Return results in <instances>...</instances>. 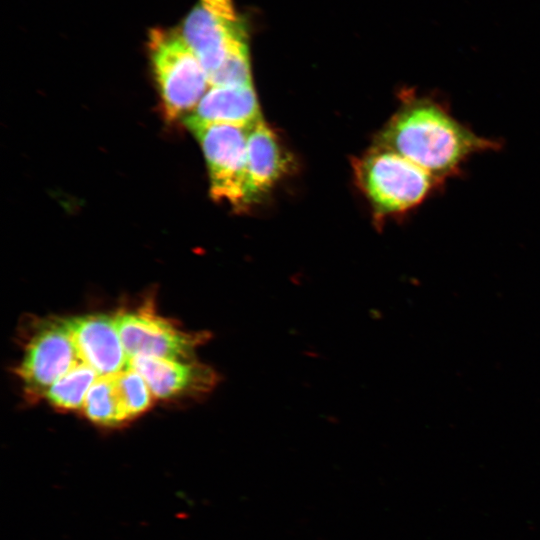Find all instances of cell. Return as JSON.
Segmentation results:
<instances>
[{"mask_svg":"<svg viewBox=\"0 0 540 540\" xmlns=\"http://www.w3.org/2000/svg\"><path fill=\"white\" fill-rule=\"evenodd\" d=\"M181 35L208 76L238 39L248 37L232 0H199L186 17Z\"/></svg>","mask_w":540,"mask_h":540,"instance_id":"52a82bcc","label":"cell"},{"mask_svg":"<svg viewBox=\"0 0 540 540\" xmlns=\"http://www.w3.org/2000/svg\"><path fill=\"white\" fill-rule=\"evenodd\" d=\"M201 144L210 179V195L241 209L250 204L247 137L250 128L225 123L185 121Z\"/></svg>","mask_w":540,"mask_h":540,"instance_id":"277c9868","label":"cell"},{"mask_svg":"<svg viewBox=\"0 0 540 540\" xmlns=\"http://www.w3.org/2000/svg\"><path fill=\"white\" fill-rule=\"evenodd\" d=\"M289 160L263 120L249 129L247 171L250 204L264 196L287 172Z\"/></svg>","mask_w":540,"mask_h":540,"instance_id":"30bf717a","label":"cell"},{"mask_svg":"<svg viewBox=\"0 0 540 540\" xmlns=\"http://www.w3.org/2000/svg\"><path fill=\"white\" fill-rule=\"evenodd\" d=\"M356 174L381 214L402 213L416 207L442 182L403 156L380 146L358 162Z\"/></svg>","mask_w":540,"mask_h":540,"instance_id":"3957f363","label":"cell"},{"mask_svg":"<svg viewBox=\"0 0 540 540\" xmlns=\"http://www.w3.org/2000/svg\"><path fill=\"white\" fill-rule=\"evenodd\" d=\"M378 143L441 181L457 173L473 154L498 148L497 142L475 134L428 98L407 99Z\"/></svg>","mask_w":540,"mask_h":540,"instance_id":"6da1fadb","label":"cell"},{"mask_svg":"<svg viewBox=\"0 0 540 540\" xmlns=\"http://www.w3.org/2000/svg\"><path fill=\"white\" fill-rule=\"evenodd\" d=\"M129 365L144 378L153 396L163 400L201 396L218 382L215 370L195 359L137 356L129 359Z\"/></svg>","mask_w":540,"mask_h":540,"instance_id":"ba28073f","label":"cell"},{"mask_svg":"<svg viewBox=\"0 0 540 540\" xmlns=\"http://www.w3.org/2000/svg\"><path fill=\"white\" fill-rule=\"evenodd\" d=\"M247 38L237 40L219 68L208 76L211 87L252 85Z\"/></svg>","mask_w":540,"mask_h":540,"instance_id":"5bb4252c","label":"cell"},{"mask_svg":"<svg viewBox=\"0 0 540 540\" xmlns=\"http://www.w3.org/2000/svg\"><path fill=\"white\" fill-rule=\"evenodd\" d=\"M115 386L130 420L147 411L154 397L144 378L130 365L114 375Z\"/></svg>","mask_w":540,"mask_h":540,"instance_id":"9a60e30c","label":"cell"},{"mask_svg":"<svg viewBox=\"0 0 540 540\" xmlns=\"http://www.w3.org/2000/svg\"><path fill=\"white\" fill-rule=\"evenodd\" d=\"M98 377L93 368L81 361L56 381L44 396L57 409L69 411L82 408L89 389Z\"/></svg>","mask_w":540,"mask_h":540,"instance_id":"4fadbf2b","label":"cell"},{"mask_svg":"<svg viewBox=\"0 0 540 540\" xmlns=\"http://www.w3.org/2000/svg\"><path fill=\"white\" fill-rule=\"evenodd\" d=\"M148 47L166 118L188 117L209 90L204 67L175 30L152 29Z\"/></svg>","mask_w":540,"mask_h":540,"instance_id":"7a4b0ae2","label":"cell"},{"mask_svg":"<svg viewBox=\"0 0 540 540\" xmlns=\"http://www.w3.org/2000/svg\"><path fill=\"white\" fill-rule=\"evenodd\" d=\"M66 320L80 358L99 376L115 375L129 366L114 318L94 314Z\"/></svg>","mask_w":540,"mask_h":540,"instance_id":"9c48e42d","label":"cell"},{"mask_svg":"<svg viewBox=\"0 0 540 540\" xmlns=\"http://www.w3.org/2000/svg\"><path fill=\"white\" fill-rule=\"evenodd\" d=\"M261 117L252 85L211 87L185 121L225 123L251 128Z\"/></svg>","mask_w":540,"mask_h":540,"instance_id":"8fae6325","label":"cell"},{"mask_svg":"<svg viewBox=\"0 0 540 540\" xmlns=\"http://www.w3.org/2000/svg\"><path fill=\"white\" fill-rule=\"evenodd\" d=\"M82 409L88 420L101 427H119L130 421L118 395L114 375L98 377L89 389Z\"/></svg>","mask_w":540,"mask_h":540,"instance_id":"7c38bea8","label":"cell"},{"mask_svg":"<svg viewBox=\"0 0 540 540\" xmlns=\"http://www.w3.org/2000/svg\"><path fill=\"white\" fill-rule=\"evenodd\" d=\"M115 325L128 359L137 356L188 361L194 359L196 347L208 339L207 333H188L150 307L121 312Z\"/></svg>","mask_w":540,"mask_h":540,"instance_id":"5b68a950","label":"cell"},{"mask_svg":"<svg viewBox=\"0 0 540 540\" xmlns=\"http://www.w3.org/2000/svg\"><path fill=\"white\" fill-rule=\"evenodd\" d=\"M81 361L67 320L54 318L41 323L30 338L17 374L26 393L36 398Z\"/></svg>","mask_w":540,"mask_h":540,"instance_id":"8992f818","label":"cell"}]
</instances>
